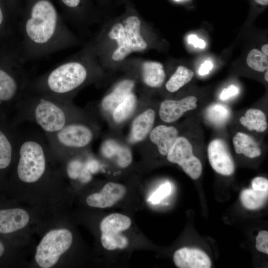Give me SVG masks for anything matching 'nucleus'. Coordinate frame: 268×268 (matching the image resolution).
I'll use <instances>...</instances> for the list:
<instances>
[{
	"label": "nucleus",
	"instance_id": "20",
	"mask_svg": "<svg viewBox=\"0 0 268 268\" xmlns=\"http://www.w3.org/2000/svg\"><path fill=\"white\" fill-rule=\"evenodd\" d=\"M134 82L131 79H125L119 82L113 90L102 100V108L107 111L113 112L114 109L132 93Z\"/></svg>",
	"mask_w": 268,
	"mask_h": 268
},
{
	"label": "nucleus",
	"instance_id": "12",
	"mask_svg": "<svg viewBox=\"0 0 268 268\" xmlns=\"http://www.w3.org/2000/svg\"><path fill=\"white\" fill-rule=\"evenodd\" d=\"M16 126L0 116V170L9 166L16 153L18 134Z\"/></svg>",
	"mask_w": 268,
	"mask_h": 268
},
{
	"label": "nucleus",
	"instance_id": "30",
	"mask_svg": "<svg viewBox=\"0 0 268 268\" xmlns=\"http://www.w3.org/2000/svg\"><path fill=\"white\" fill-rule=\"evenodd\" d=\"M246 62L248 66L256 71L263 72L268 70V56L258 49H253L249 53Z\"/></svg>",
	"mask_w": 268,
	"mask_h": 268
},
{
	"label": "nucleus",
	"instance_id": "32",
	"mask_svg": "<svg viewBox=\"0 0 268 268\" xmlns=\"http://www.w3.org/2000/svg\"><path fill=\"white\" fill-rule=\"evenodd\" d=\"M256 247L257 250L265 254H268V232L262 230L256 237Z\"/></svg>",
	"mask_w": 268,
	"mask_h": 268
},
{
	"label": "nucleus",
	"instance_id": "11",
	"mask_svg": "<svg viewBox=\"0 0 268 268\" xmlns=\"http://www.w3.org/2000/svg\"><path fill=\"white\" fill-rule=\"evenodd\" d=\"M207 153L209 163L217 173L224 176H230L234 173V160L224 140L216 138L211 141Z\"/></svg>",
	"mask_w": 268,
	"mask_h": 268
},
{
	"label": "nucleus",
	"instance_id": "13",
	"mask_svg": "<svg viewBox=\"0 0 268 268\" xmlns=\"http://www.w3.org/2000/svg\"><path fill=\"white\" fill-rule=\"evenodd\" d=\"M126 193L127 189L123 185L109 182L99 192L88 196L86 202L91 207L99 208L111 207L122 200Z\"/></svg>",
	"mask_w": 268,
	"mask_h": 268
},
{
	"label": "nucleus",
	"instance_id": "25",
	"mask_svg": "<svg viewBox=\"0 0 268 268\" xmlns=\"http://www.w3.org/2000/svg\"><path fill=\"white\" fill-rule=\"evenodd\" d=\"M268 197V191L246 189L242 191L240 199L244 207L248 209L254 210L262 207L266 203Z\"/></svg>",
	"mask_w": 268,
	"mask_h": 268
},
{
	"label": "nucleus",
	"instance_id": "29",
	"mask_svg": "<svg viewBox=\"0 0 268 268\" xmlns=\"http://www.w3.org/2000/svg\"><path fill=\"white\" fill-rule=\"evenodd\" d=\"M67 173L72 179H78L82 183L89 182L91 179V173L86 168L85 164L79 160H71L67 166Z\"/></svg>",
	"mask_w": 268,
	"mask_h": 268
},
{
	"label": "nucleus",
	"instance_id": "7",
	"mask_svg": "<svg viewBox=\"0 0 268 268\" xmlns=\"http://www.w3.org/2000/svg\"><path fill=\"white\" fill-rule=\"evenodd\" d=\"M45 135L51 151L59 153L85 147L93 138L92 130L89 126L72 121L58 132Z\"/></svg>",
	"mask_w": 268,
	"mask_h": 268
},
{
	"label": "nucleus",
	"instance_id": "23",
	"mask_svg": "<svg viewBox=\"0 0 268 268\" xmlns=\"http://www.w3.org/2000/svg\"><path fill=\"white\" fill-rule=\"evenodd\" d=\"M233 144L237 154L254 158L261 155L262 151L258 143L250 135L243 133H237L233 138Z\"/></svg>",
	"mask_w": 268,
	"mask_h": 268
},
{
	"label": "nucleus",
	"instance_id": "15",
	"mask_svg": "<svg viewBox=\"0 0 268 268\" xmlns=\"http://www.w3.org/2000/svg\"><path fill=\"white\" fill-rule=\"evenodd\" d=\"M175 265L179 268H209L211 262L203 251L196 248L183 247L174 254Z\"/></svg>",
	"mask_w": 268,
	"mask_h": 268
},
{
	"label": "nucleus",
	"instance_id": "34",
	"mask_svg": "<svg viewBox=\"0 0 268 268\" xmlns=\"http://www.w3.org/2000/svg\"><path fill=\"white\" fill-rule=\"evenodd\" d=\"M239 92V88L234 85H231L227 88H224L220 95V98L225 100L237 95Z\"/></svg>",
	"mask_w": 268,
	"mask_h": 268
},
{
	"label": "nucleus",
	"instance_id": "4",
	"mask_svg": "<svg viewBox=\"0 0 268 268\" xmlns=\"http://www.w3.org/2000/svg\"><path fill=\"white\" fill-rule=\"evenodd\" d=\"M17 51H0V116L15 113L31 78Z\"/></svg>",
	"mask_w": 268,
	"mask_h": 268
},
{
	"label": "nucleus",
	"instance_id": "21",
	"mask_svg": "<svg viewBox=\"0 0 268 268\" xmlns=\"http://www.w3.org/2000/svg\"><path fill=\"white\" fill-rule=\"evenodd\" d=\"M155 113L153 109H147L134 121L131 129V138L134 141L143 140L151 131L154 123Z\"/></svg>",
	"mask_w": 268,
	"mask_h": 268
},
{
	"label": "nucleus",
	"instance_id": "2",
	"mask_svg": "<svg viewBox=\"0 0 268 268\" xmlns=\"http://www.w3.org/2000/svg\"><path fill=\"white\" fill-rule=\"evenodd\" d=\"M89 52L66 60L46 73L31 79L27 90L69 101V96L88 79Z\"/></svg>",
	"mask_w": 268,
	"mask_h": 268
},
{
	"label": "nucleus",
	"instance_id": "5",
	"mask_svg": "<svg viewBox=\"0 0 268 268\" xmlns=\"http://www.w3.org/2000/svg\"><path fill=\"white\" fill-rule=\"evenodd\" d=\"M50 149L46 136L37 132H18L16 151L18 155L16 172L22 182L39 180L47 166V153Z\"/></svg>",
	"mask_w": 268,
	"mask_h": 268
},
{
	"label": "nucleus",
	"instance_id": "6",
	"mask_svg": "<svg viewBox=\"0 0 268 268\" xmlns=\"http://www.w3.org/2000/svg\"><path fill=\"white\" fill-rule=\"evenodd\" d=\"M141 21L136 16L128 17L122 22L115 23L109 32L110 38L117 43L112 59L116 62L123 60L134 52H141L147 48V43L140 34Z\"/></svg>",
	"mask_w": 268,
	"mask_h": 268
},
{
	"label": "nucleus",
	"instance_id": "38",
	"mask_svg": "<svg viewBox=\"0 0 268 268\" xmlns=\"http://www.w3.org/2000/svg\"><path fill=\"white\" fill-rule=\"evenodd\" d=\"M86 168L90 171L91 173H94L98 169V163L95 160L90 159L85 163Z\"/></svg>",
	"mask_w": 268,
	"mask_h": 268
},
{
	"label": "nucleus",
	"instance_id": "9",
	"mask_svg": "<svg viewBox=\"0 0 268 268\" xmlns=\"http://www.w3.org/2000/svg\"><path fill=\"white\" fill-rule=\"evenodd\" d=\"M131 225V218L122 213H113L105 217L100 223V240L103 247L108 251L126 249L129 241L123 233Z\"/></svg>",
	"mask_w": 268,
	"mask_h": 268
},
{
	"label": "nucleus",
	"instance_id": "40",
	"mask_svg": "<svg viewBox=\"0 0 268 268\" xmlns=\"http://www.w3.org/2000/svg\"><path fill=\"white\" fill-rule=\"evenodd\" d=\"M257 3L263 5H267L268 4V0H255Z\"/></svg>",
	"mask_w": 268,
	"mask_h": 268
},
{
	"label": "nucleus",
	"instance_id": "42",
	"mask_svg": "<svg viewBox=\"0 0 268 268\" xmlns=\"http://www.w3.org/2000/svg\"><path fill=\"white\" fill-rule=\"evenodd\" d=\"M268 70H267L265 74V80L268 81Z\"/></svg>",
	"mask_w": 268,
	"mask_h": 268
},
{
	"label": "nucleus",
	"instance_id": "35",
	"mask_svg": "<svg viewBox=\"0 0 268 268\" xmlns=\"http://www.w3.org/2000/svg\"><path fill=\"white\" fill-rule=\"evenodd\" d=\"M188 42L193 44L195 47L202 49L205 46V43L202 40L199 39L195 35H191L188 37Z\"/></svg>",
	"mask_w": 268,
	"mask_h": 268
},
{
	"label": "nucleus",
	"instance_id": "41",
	"mask_svg": "<svg viewBox=\"0 0 268 268\" xmlns=\"http://www.w3.org/2000/svg\"><path fill=\"white\" fill-rule=\"evenodd\" d=\"M4 251V247L1 242L0 241V257L3 255Z\"/></svg>",
	"mask_w": 268,
	"mask_h": 268
},
{
	"label": "nucleus",
	"instance_id": "14",
	"mask_svg": "<svg viewBox=\"0 0 268 268\" xmlns=\"http://www.w3.org/2000/svg\"><path fill=\"white\" fill-rule=\"evenodd\" d=\"M197 98L189 96L180 100H165L160 104L159 114L166 123H172L180 119L187 111L196 109Z\"/></svg>",
	"mask_w": 268,
	"mask_h": 268
},
{
	"label": "nucleus",
	"instance_id": "33",
	"mask_svg": "<svg viewBox=\"0 0 268 268\" xmlns=\"http://www.w3.org/2000/svg\"><path fill=\"white\" fill-rule=\"evenodd\" d=\"M252 186L254 190L267 192L268 191V180L264 177H256L252 181Z\"/></svg>",
	"mask_w": 268,
	"mask_h": 268
},
{
	"label": "nucleus",
	"instance_id": "8",
	"mask_svg": "<svg viewBox=\"0 0 268 268\" xmlns=\"http://www.w3.org/2000/svg\"><path fill=\"white\" fill-rule=\"evenodd\" d=\"M72 235L67 229L52 230L42 238L36 249L35 259L43 268H50L70 247Z\"/></svg>",
	"mask_w": 268,
	"mask_h": 268
},
{
	"label": "nucleus",
	"instance_id": "27",
	"mask_svg": "<svg viewBox=\"0 0 268 268\" xmlns=\"http://www.w3.org/2000/svg\"><path fill=\"white\" fill-rule=\"evenodd\" d=\"M136 104V96L132 92L113 111L114 120L118 123L126 120L134 111Z\"/></svg>",
	"mask_w": 268,
	"mask_h": 268
},
{
	"label": "nucleus",
	"instance_id": "26",
	"mask_svg": "<svg viewBox=\"0 0 268 268\" xmlns=\"http://www.w3.org/2000/svg\"><path fill=\"white\" fill-rule=\"evenodd\" d=\"M194 75L193 71L184 66H179L166 84V89L170 92L178 91L189 82Z\"/></svg>",
	"mask_w": 268,
	"mask_h": 268
},
{
	"label": "nucleus",
	"instance_id": "1",
	"mask_svg": "<svg viewBox=\"0 0 268 268\" xmlns=\"http://www.w3.org/2000/svg\"><path fill=\"white\" fill-rule=\"evenodd\" d=\"M19 52L24 64L62 51L76 39L50 0H31L19 21Z\"/></svg>",
	"mask_w": 268,
	"mask_h": 268
},
{
	"label": "nucleus",
	"instance_id": "31",
	"mask_svg": "<svg viewBox=\"0 0 268 268\" xmlns=\"http://www.w3.org/2000/svg\"><path fill=\"white\" fill-rule=\"evenodd\" d=\"M171 190L170 183L166 182L162 184L149 198L150 202L154 204L159 203L170 194Z\"/></svg>",
	"mask_w": 268,
	"mask_h": 268
},
{
	"label": "nucleus",
	"instance_id": "18",
	"mask_svg": "<svg viewBox=\"0 0 268 268\" xmlns=\"http://www.w3.org/2000/svg\"><path fill=\"white\" fill-rule=\"evenodd\" d=\"M179 136L177 129L173 126L159 125L154 128L150 134V139L157 147L159 153L167 155L169 150Z\"/></svg>",
	"mask_w": 268,
	"mask_h": 268
},
{
	"label": "nucleus",
	"instance_id": "28",
	"mask_svg": "<svg viewBox=\"0 0 268 268\" xmlns=\"http://www.w3.org/2000/svg\"><path fill=\"white\" fill-rule=\"evenodd\" d=\"M207 119L216 126H221L226 122L230 115L229 108L221 104H213L206 110Z\"/></svg>",
	"mask_w": 268,
	"mask_h": 268
},
{
	"label": "nucleus",
	"instance_id": "36",
	"mask_svg": "<svg viewBox=\"0 0 268 268\" xmlns=\"http://www.w3.org/2000/svg\"><path fill=\"white\" fill-rule=\"evenodd\" d=\"M212 67L213 65L211 62L209 61H205L201 66L199 70V73L201 75L207 74L212 69Z\"/></svg>",
	"mask_w": 268,
	"mask_h": 268
},
{
	"label": "nucleus",
	"instance_id": "10",
	"mask_svg": "<svg viewBox=\"0 0 268 268\" xmlns=\"http://www.w3.org/2000/svg\"><path fill=\"white\" fill-rule=\"evenodd\" d=\"M166 156L169 162L179 165L192 179L197 180L201 176V163L194 155L192 145L186 137L178 136Z\"/></svg>",
	"mask_w": 268,
	"mask_h": 268
},
{
	"label": "nucleus",
	"instance_id": "22",
	"mask_svg": "<svg viewBox=\"0 0 268 268\" xmlns=\"http://www.w3.org/2000/svg\"><path fill=\"white\" fill-rule=\"evenodd\" d=\"M142 76L143 82L147 86L157 88L163 84L166 74L161 63L146 61L142 66Z\"/></svg>",
	"mask_w": 268,
	"mask_h": 268
},
{
	"label": "nucleus",
	"instance_id": "37",
	"mask_svg": "<svg viewBox=\"0 0 268 268\" xmlns=\"http://www.w3.org/2000/svg\"><path fill=\"white\" fill-rule=\"evenodd\" d=\"M62 3L70 9H74L79 5L81 0H60Z\"/></svg>",
	"mask_w": 268,
	"mask_h": 268
},
{
	"label": "nucleus",
	"instance_id": "43",
	"mask_svg": "<svg viewBox=\"0 0 268 268\" xmlns=\"http://www.w3.org/2000/svg\"><path fill=\"white\" fill-rule=\"evenodd\" d=\"M176 1H179V0H175Z\"/></svg>",
	"mask_w": 268,
	"mask_h": 268
},
{
	"label": "nucleus",
	"instance_id": "19",
	"mask_svg": "<svg viewBox=\"0 0 268 268\" xmlns=\"http://www.w3.org/2000/svg\"><path fill=\"white\" fill-rule=\"evenodd\" d=\"M102 155L110 159H114L117 165L122 168L129 166L133 160L130 149L112 139L104 141L101 148Z\"/></svg>",
	"mask_w": 268,
	"mask_h": 268
},
{
	"label": "nucleus",
	"instance_id": "39",
	"mask_svg": "<svg viewBox=\"0 0 268 268\" xmlns=\"http://www.w3.org/2000/svg\"><path fill=\"white\" fill-rule=\"evenodd\" d=\"M262 52L266 55H268V44L264 45L262 47Z\"/></svg>",
	"mask_w": 268,
	"mask_h": 268
},
{
	"label": "nucleus",
	"instance_id": "17",
	"mask_svg": "<svg viewBox=\"0 0 268 268\" xmlns=\"http://www.w3.org/2000/svg\"><path fill=\"white\" fill-rule=\"evenodd\" d=\"M29 215L21 208L0 210V233H10L19 230L28 224Z\"/></svg>",
	"mask_w": 268,
	"mask_h": 268
},
{
	"label": "nucleus",
	"instance_id": "24",
	"mask_svg": "<svg viewBox=\"0 0 268 268\" xmlns=\"http://www.w3.org/2000/svg\"><path fill=\"white\" fill-rule=\"evenodd\" d=\"M239 122L250 131L263 133L268 128V122L265 114L261 110L252 108L248 110Z\"/></svg>",
	"mask_w": 268,
	"mask_h": 268
},
{
	"label": "nucleus",
	"instance_id": "3",
	"mask_svg": "<svg viewBox=\"0 0 268 268\" xmlns=\"http://www.w3.org/2000/svg\"><path fill=\"white\" fill-rule=\"evenodd\" d=\"M69 101L29 91L22 96L15 112L13 123L35 124L44 134H54L71 121Z\"/></svg>",
	"mask_w": 268,
	"mask_h": 268
},
{
	"label": "nucleus",
	"instance_id": "16",
	"mask_svg": "<svg viewBox=\"0 0 268 268\" xmlns=\"http://www.w3.org/2000/svg\"><path fill=\"white\" fill-rule=\"evenodd\" d=\"M19 44L17 20L8 16L0 5V51L16 49Z\"/></svg>",
	"mask_w": 268,
	"mask_h": 268
}]
</instances>
